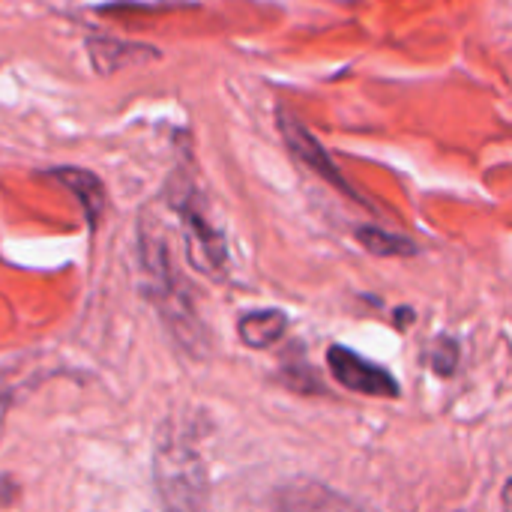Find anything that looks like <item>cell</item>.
Returning <instances> with one entry per match:
<instances>
[{
  "label": "cell",
  "mask_w": 512,
  "mask_h": 512,
  "mask_svg": "<svg viewBox=\"0 0 512 512\" xmlns=\"http://www.w3.org/2000/svg\"><path fill=\"white\" fill-rule=\"evenodd\" d=\"M180 216L186 219V240H189V255H192L195 267L219 276L225 270V261H228L225 240L219 237V231L210 228V222L204 219V213L189 210V207L180 204Z\"/></svg>",
  "instance_id": "277c9868"
},
{
  "label": "cell",
  "mask_w": 512,
  "mask_h": 512,
  "mask_svg": "<svg viewBox=\"0 0 512 512\" xmlns=\"http://www.w3.org/2000/svg\"><path fill=\"white\" fill-rule=\"evenodd\" d=\"M357 240L366 252L378 255V258H408V255H417V246L408 240V237H399V234H390V231H381L375 225H366L357 231Z\"/></svg>",
  "instance_id": "52a82bcc"
},
{
  "label": "cell",
  "mask_w": 512,
  "mask_h": 512,
  "mask_svg": "<svg viewBox=\"0 0 512 512\" xmlns=\"http://www.w3.org/2000/svg\"><path fill=\"white\" fill-rule=\"evenodd\" d=\"M288 330V318L285 312L279 309H258V312H249L240 318L237 324V333H240V342L255 348V351H264L270 345H276Z\"/></svg>",
  "instance_id": "8992f818"
},
{
  "label": "cell",
  "mask_w": 512,
  "mask_h": 512,
  "mask_svg": "<svg viewBox=\"0 0 512 512\" xmlns=\"http://www.w3.org/2000/svg\"><path fill=\"white\" fill-rule=\"evenodd\" d=\"M3 426H6V396H0V438H3Z\"/></svg>",
  "instance_id": "9c48e42d"
},
{
  "label": "cell",
  "mask_w": 512,
  "mask_h": 512,
  "mask_svg": "<svg viewBox=\"0 0 512 512\" xmlns=\"http://www.w3.org/2000/svg\"><path fill=\"white\" fill-rule=\"evenodd\" d=\"M153 483L165 512H210V480L201 456L183 441H159Z\"/></svg>",
  "instance_id": "6da1fadb"
},
{
  "label": "cell",
  "mask_w": 512,
  "mask_h": 512,
  "mask_svg": "<svg viewBox=\"0 0 512 512\" xmlns=\"http://www.w3.org/2000/svg\"><path fill=\"white\" fill-rule=\"evenodd\" d=\"M279 129H282V135H285V141H288V150H291L303 165H309L318 177H324V180H327L330 186H336L342 195H348V198L366 204V201L354 192V186L339 174L336 162H333L330 153L321 147V141H318L300 120H294L288 111H279Z\"/></svg>",
  "instance_id": "3957f363"
},
{
  "label": "cell",
  "mask_w": 512,
  "mask_h": 512,
  "mask_svg": "<svg viewBox=\"0 0 512 512\" xmlns=\"http://www.w3.org/2000/svg\"><path fill=\"white\" fill-rule=\"evenodd\" d=\"M327 366H330V375L351 393L378 396V399H396L399 396V381L384 366L360 357L357 351H351L345 345H333L327 351Z\"/></svg>",
  "instance_id": "7a4b0ae2"
},
{
  "label": "cell",
  "mask_w": 512,
  "mask_h": 512,
  "mask_svg": "<svg viewBox=\"0 0 512 512\" xmlns=\"http://www.w3.org/2000/svg\"><path fill=\"white\" fill-rule=\"evenodd\" d=\"M51 177L60 180L66 189H72V195L78 198V204H81V210L87 216V222L96 225V219L105 210V186H102V180L93 171H84V168H54Z\"/></svg>",
  "instance_id": "5b68a950"
},
{
  "label": "cell",
  "mask_w": 512,
  "mask_h": 512,
  "mask_svg": "<svg viewBox=\"0 0 512 512\" xmlns=\"http://www.w3.org/2000/svg\"><path fill=\"white\" fill-rule=\"evenodd\" d=\"M459 360H462V351H459L456 339L444 336V339L435 342V348H432V369H435V375L450 378L459 369Z\"/></svg>",
  "instance_id": "ba28073f"
}]
</instances>
